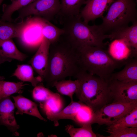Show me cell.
<instances>
[{"label": "cell", "instance_id": "cell-1", "mask_svg": "<svg viewBox=\"0 0 137 137\" xmlns=\"http://www.w3.org/2000/svg\"><path fill=\"white\" fill-rule=\"evenodd\" d=\"M77 50L62 37L50 44L46 73L43 80L49 86L68 77L75 78L81 70Z\"/></svg>", "mask_w": 137, "mask_h": 137}, {"label": "cell", "instance_id": "cell-2", "mask_svg": "<svg viewBox=\"0 0 137 137\" xmlns=\"http://www.w3.org/2000/svg\"><path fill=\"white\" fill-rule=\"evenodd\" d=\"M77 49L81 69L107 81L115 70L127 62L116 59L101 47L87 45Z\"/></svg>", "mask_w": 137, "mask_h": 137}, {"label": "cell", "instance_id": "cell-3", "mask_svg": "<svg viewBox=\"0 0 137 137\" xmlns=\"http://www.w3.org/2000/svg\"><path fill=\"white\" fill-rule=\"evenodd\" d=\"M62 36L71 46L77 49L87 45L104 48V41L107 34L99 25H90L84 22L79 15L65 17Z\"/></svg>", "mask_w": 137, "mask_h": 137}, {"label": "cell", "instance_id": "cell-4", "mask_svg": "<svg viewBox=\"0 0 137 137\" xmlns=\"http://www.w3.org/2000/svg\"><path fill=\"white\" fill-rule=\"evenodd\" d=\"M75 78L79 82L75 93L79 100L88 107L92 113L112 102L107 81L83 70Z\"/></svg>", "mask_w": 137, "mask_h": 137}, {"label": "cell", "instance_id": "cell-5", "mask_svg": "<svg viewBox=\"0 0 137 137\" xmlns=\"http://www.w3.org/2000/svg\"><path fill=\"white\" fill-rule=\"evenodd\" d=\"M136 5L135 0H114L106 15L101 18L102 22L99 25L104 32L109 34L137 21Z\"/></svg>", "mask_w": 137, "mask_h": 137}, {"label": "cell", "instance_id": "cell-6", "mask_svg": "<svg viewBox=\"0 0 137 137\" xmlns=\"http://www.w3.org/2000/svg\"><path fill=\"white\" fill-rule=\"evenodd\" d=\"M136 106L137 101L108 104L92 113L88 124L109 126L114 124Z\"/></svg>", "mask_w": 137, "mask_h": 137}, {"label": "cell", "instance_id": "cell-7", "mask_svg": "<svg viewBox=\"0 0 137 137\" xmlns=\"http://www.w3.org/2000/svg\"><path fill=\"white\" fill-rule=\"evenodd\" d=\"M60 9V0H36L18 10L15 21L21 22L25 17L33 15L50 21L59 13Z\"/></svg>", "mask_w": 137, "mask_h": 137}, {"label": "cell", "instance_id": "cell-8", "mask_svg": "<svg viewBox=\"0 0 137 137\" xmlns=\"http://www.w3.org/2000/svg\"><path fill=\"white\" fill-rule=\"evenodd\" d=\"M107 82L112 102L137 101V82L114 79H110Z\"/></svg>", "mask_w": 137, "mask_h": 137}, {"label": "cell", "instance_id": "cell-9", "mask_svg": "<svg viewBox=\"0 0 137 137\" xmlns=\"http://www.w3.org/2000/svg\"><path fill=\"white\" fill-rule=\"evenodd\" d=\"M115 0H86L85 6L81 10L79 16L88 24L90 21L102 18L104 12Z\"/></svg>", "mask_w": 137, "mask_h": 137}, {"label": "cell", "instance_id": "cell-10", "mask_svg": "<svg viewBox=\"0 0 137 137\" xmlns=\"http://www.w3.org/2000/svg\"><path fill=\"white\" fill-rule=\"evenodd\" d=\"M50 44L48 40L43 37L38 50L30 61L33 70L43 81L47 71Z\"/></svg>", "mask_w": 137, "mask_h": 137}, {"label": "cell", "instance_id": "cell-11", "mask_svg": "<svg viewBox=\"0 0 137 137\" xmlns=\"http://www.w3.org/2000/svg\"><path fill=\"white\" fill-rule=\"evenodd\" d=\"M15 107L10 96L0 99V126H6L13 135L18 136L20 126L17 123L14 115Z\"/></svg>", "mask_w": 137, "mask_h": 137}, {"label": "cell", "instance_id": "cell-12", "mask_svg": "<svg viewBox=\"0 0 137 137\" xmlns=\"http://www.w3.org/2000/svg\"><path fill=\"white\" fill-rule=\"evenodd\" d=\"M130 26L107 34V39L123 40L131 50L133 55L137 57V21Z\"/></svg>", "mask_w": 137, "mask_h": 137}, {"label": "cell", "instance_id": "cell-13", "mask_svg": "<svg viewBox=\"0 0 137 137\" xmlns=\"http://www.w3.org/2000/svg\"><path fill=\"white\" fill-rule=\"evenodd\" d=\"M14 104L17 109L16 114H27L36 117L46 122V119L41 115L38 110V105L35 102L24 97L21 94L12 96Z\"/></svg>", "mask_w": 137, "mask_h": 137}, {"label": "cell", "instance_id": "cell-14", "mask_svg": "<svg viewBox=\"0 0 137 137\" xmlns=\"http://www.w3.org/2000/svg\"><path fill=\"white\" fill-rule=\"evenodd\" d=\"M35 18L40 28L43 37L48 40L51 44L58 41L64 34V31L63 28L58 27L43 18L36 16Z\"/></svg>", "mask_w": 137, "mask_h": 137}, {"label": "cell", "instance_id": "cell-15", "mask_svg": "<svg viewBox=\"0 0 137 137\" xmlns=\"http://www.w3.org/2000/svg\"><path fill=\"white\" fill-rule=\"evenodd\" d=\"M86 105L79 101H71L70 104L59 112L46 116L49 120L53 122L54 126L59 125L58 121L61 119H67L74 121L76 115L78 111L82 107Z\"/></svg>", "mask_w": 137, "mask_h": 137}, {"label": "cell", "instance_id": "cell-16", "mask_svg": "<svg viewBox=\"0 0 137 137\" xmlns=\"http://www.w3.org/2000/svg\"><path fill=\"white\" fill-rule=\"evenodd\" d=\"M24 24V21L13 23L0 19V40L20 38Z\"/></svg>", "mask_w": 137, "mask_h": 137}, {"label": "cell", "instance_id": "cell-17", "mask_svg": "<svg viewBox=\"0 0 137 137\" xmlns=\"http://www.w3.org/2000/svg\"><path fill=\"white\" fill-rule=\"evenodd\" d=\"M110 79L137 82V57L128 60L124 68L119 71L113 73Z\"/></svg>", "mask_w": 137, "mask_h": 137}, {"label": "cell", "instance_id": "cell-18", "mask_svg": "<svg viewBox=\"0 0 137 137\" xmlns=\"http://www.w3.org/2000/svg\"><path fill=\"white\" fill-rule=\"evenodd\" d=\"M33 70L32 66L28 64L18 65L12 76L15 77L21 81L30 82L35 87L41 83L43 81L39 76H34Z\"/></svg>", "mask_w": 137, "mask_h": 137}, {"label": "cell", "instance_id": "cell-19", "mask_svg": "<svg viewBox=\"0 0 137 137\" xmlns=\"http://www.w3.org/2000/svg\"><path fill=\"white\" fill-rule=\"evenodd\" d=\"M0 54L7 58L20 61L24 60L27 57L18 49L12 39L0 40Z\"/></svg>", "mask_w": 137, "mask_h": 137}, {"label": "cell", "instance_id": "cell-20", "mask_svg": "<svg viewBox=\"0 0 137 137\" xmlns=\"http://www.w3.org/2000/svg\"><path fill=\"white\" fill-rule=\"evenodd\" d=\"M62 100L59 94H55L45 101L40 103V107L46 115L57 113L62 110Z\"/></svg>", "mask_w": 137, "mask_h": 137}, {"label": "cell", "instance_id": "cell-21", "mask_svg": "<svg viewBox=\"0 0 137 137\" xmlns=\"http://www.w3.org/2000/svg\"><path fill=\"white\" fill-rule=\"evenodd\" d=\"M86 0H60L59 13L65 17L79 15L81 8L85 4Z\"/></svg>", "mask_w": 137, "mask_h": 137}, {"label": "cell", "instance_id": "cell-22", "mask_svg": "<svg viewBox=\"0 0 137 137\" xmlns=\"http://www.w3.org/2000/svg\"><path fill=\"white\" fill-rule=\"evenodd\" d=\"M79 85L78 80H61L54 82L52 87H55L59 93L69 96L71 101H73V96L78 89Z\"/></svg>", "mask_w": 137, "mask_h": 137}, {"label": "cell", "instance_id": "cell-23", "mask_svg": "<svg viewBox=\"0 0 137 137\" xmlns=\"http://www.w3.org/2000/svg\"><path fill=\"white\" fill-rule=\"evenodd\" d=\"M9 4H4L2 7L3 14L1 19L5 21L12 22V15L14 12L27 6L36 0H10Z\"/></svg>", "mask_w": 137, "mask_h": 137}, {"label": "cell", "instance_id": "cell-24", "mask_svg": "<svg viewBox=\"0 0 137 137\" xmlns=\"http://www.w3.org/2000/svg\"><path fill=\"white\" fill-rule=\"evenodd\" d=\"M0 80V99L10 96L15 93H22L24 87L27 84L22 81L14 82Z\"/></svg>", "mask_w": 137, "mask_h": 137}, {"label": "cell", "instance_id": "cell-25", "mask_svg": "<svg viewBox=\"0 0 137 137\" xmlns=\"http://www.w3.org/2000/svg\"><path fill=\"white\" fill-rule=\"evenodd\" d=\"M107 132L110 134L107 137H137V128L129 127L117 124L108 126Z\"/></svg>", "mask_w": 137, "mask_h": 137}, {"label": "cell", "instance_id": "cell-26", "mask_svg": "<svg viewBox=\"0 0 137 137\" xmlns=\"http://www.w3.org/2000/svg\"><path fill=\"white\" fill-rule=\"evenodd\" d=\"M65 130L71 137H96L97 135L93 132L91 125L87 124L79 128H75L73 126L68 125Z\"/></svg>", "mask_w": 137, "mask_h": 137}, {"label": "cell", "instance_id": "cell-27", "mask_svg": "<svg viewBox=\"0 0 137 137\" xmlns=\"http://www.w3.org/2000/svg\"><path fill=\"white\" fill-rule=\"evenodd\" d=\"M55 93L45 87L41 83L34 87L32 93L33 99L40 103L46 100Z\"/></svg>", "mask_w": 137, "mask_h": 137}, {"label": "cell", "instance_id": "cell-28", "mask_svg": "<svg viewBox=\"0 0 137 137\" xmlns=\"http://www.w3.org/2000/svg\"><path fill=\"white\" fill-rule=\"evenodd\" d=\"M114 124H119L129 127L137 128V106Z\"/></svg>", "mask_w": 137, "mask_h": 137}, {"label": "cell", "instance_id": "cell-29", "mask_svg": "<svg viewBox=\"0 0 137 137\" xmlns=\"http://www.w3.org/2000/svg\"><path fill=\"white\" fill-rule=\"evenodd\" d=\"M92 112L86 105L82 107L78 111L75 116L74 121L81 126L88 124L90 121Z\"/></svg>", "mask_w": 137, "mask_h": 137}, {"label": "cell", "instance_id": "cell-30", "mask_svg": "<svg viewBox=\"0 0 137 137\" xmlns=\"http://www.w3.org/2000/svg\"><path fill=\"white\" fill-rule=\"evenodd\" d=\"M12 60L5 57L0 54V66L5 62H11Z\"/></svg>", "mask_w": 137, "mask_h": 137}, {"label": "cell", "instance_id": "cell-31", "mask_svg": "<svg viewBox=\"0 0 137 137\" xmlns=\"http://www.w3.org/2000/svg\"><path fill=\"white\" fill-rule=\"evenodd\" d=\"M5 78L4 76L0 75V79L1 80H4L5 79Z\"/></svg>", "mask_w": 137, "mask_h": 137}, {"label": "cell", "instance_id": "cell-32", "mask_svg": "<svg viewBox=\"0 0 137 137\" xmlns=\"http://www.w3.org/2000/svg\"><path fill=\"white\" fill-rule=\"evenodd\" d=\"M4 0H0V6Z\"/></svg>", "mask_w": 137, "mask_h": 137}, {"label": "cell", "instance_id": "cell-33", "mask_svg": "<svg viewBox=\"0 0 137 137\" xmlns=\"http://www.w3.org/2000/svg\"><path fill=\"white\" fill-rule=\"evenodd\" d=\"M0 80H1L0 79Z\"/></svg>", "mask_w": 137, "mask_h": 137}]
</instances>
